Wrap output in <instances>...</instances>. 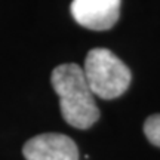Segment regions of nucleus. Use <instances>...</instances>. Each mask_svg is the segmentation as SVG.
<instances>
[{"label":"nucleus","mask_w":160,"mask_h":160,"mask_svg":"<svg viewBox=\"0 0 160 160\" xmlns=\"http://www.w3.org/2000/svg\"><path fill=\"white\" fill-rule=\"evenodd\" d=\"M144 133L150 142L160 147V114H153L145 120Z\"/></svg>","instance_id":"nucleus-5"},{"label":"nucleus","mask_w":160,"mask_h":160,"mask_svg":"<svg viewBox=\"0 0 160 160\" xmlns=\"http://www.w3.org/2000/svg\"><path fill=\"white\" fill-rule=\"evenodd\" d=\"M83 73L93 95L102 99H114L125 93L132 79L128 65L105 48L88 52Z\"/></svg>","instance_id":"nucleus-2"},{"label":"nucleus","mask_w":160,"mask_h":160,"mask_svg":"<svg viewBox=\"0 0 160 160\" xmlns=\"http://www.w3.org/2000/svg\"><path fill=\"white\" fill-rule=\"evenodd\" d=\"M51 83L59 97L62 119L73 128L88 129L99 119L95 95L77 64H61L52 71Z\"/></svg>","instance_id":"nucleus-1"},{"label":"nucleus","mask_w":160,"mask_h":160,"mask_svg":"<svg viewBox=\"0 0 160 160\" xmlns=\"http://www.w3.org/2000/svg\"><path fill=\"white\" fill-rule=\"evenodd\" d=\"M27 160H79L76 142L62 133H40L28 139L22 147Z\"/></svg>","instance_id":"nucleus-3"},{"label":"nucleus","mask_w":160,"mask_h":160,"mask_svg":"<svg viewBox=\"0 0 160 160\" xmlns=\"http://www.w3.org/2000/svg\"><path fill=\"white\" fill-rule=\"evenodd\" d=\"M120 5L122 0H73L71 15L82 27L102 31L117 22Z\"/></svg>","instance_id":"nucleus-4"}]
</instances>
